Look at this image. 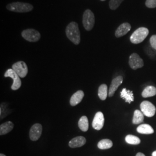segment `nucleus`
I'll return each mask as SVG.
<instances>
[{
	"mask_svg": "<svg viewBox=\"0 0 156 156\" xmlns=\"http://www.w3.org/2000/svg\"><path fill=\"white\" fill-rule=\"evenodd\" d=\"M86 142V140L83 136H77L73 140H71L69 142V146L71 148H76L83 146Z\"/></svg>",
	"mask_w": 156,
	"mask_h": 156,
	"instance_id": "nucleus-14",
	"label": "nucleus"
},
{
	"mask_svg": "<svg viewBox=\"0 0 156 156\" xmlns=\"http://www.w3.org/2000/svg\"><path fill=\"white\" fill-rule=\"evenodd\" d=\"M78 126L83 132H86L89 129V120L87 117L83 116L81 117L78 122Z\"/></svg>",
	"mask_w": 156,
	"mask_h": 156,
	"instance_id": "nucleus-19",
	"label": "nucleus"
},
{
	"mask_svg": "<svg viewBox=\"0 0 156 156\" xmlns=\"http://www.w3.org/2000/svg\"><path fill=\"white\" fill-rule=\"evenodd\" d=\"M144 120V115L139 110H136L134 112V117L133 123L134 124H138L142 123Z\"/></svg>",
	"mask_w": 156,
	"mask_h": 156,
	"instance_id": "nucleus-22",
	"label": "nucleus"
},
{
	"mask_svg": "<svg viewBox=\"0 0 156 156\" xmlns=\"http://www.w3.org/2000/svg\"><path fill=\"white\" fill-rule=\"evenodd\" d=\"M137 132L140 134H151L154 133V129L151 126L147 124H143L139 126L136 129Z\"/></svg>",
	"mask_w": 156,
	"mask_h": 156,
	"instance_id": "nucleus-17",
	"label": "nucleus"
},
{
	"mask_svg": "<svg viewBox=\"0 0 156 156\" xmlns=\"http://www.w3.org/2000/svg\"><path fill=\"white\" fill-rule=\"evenodd\" d=\"M112 146L113 142H112V140L108 139L101 140L98 144V147L102 150L110 149L112 147Z\"/></svg>",
	"mask_w": 156,
	"mask_h": 156,
	"instance_id": "nucleus-23",
	"label": "nucleus"
},
{
	"mask_svg": "<svg viewBox=\"0 0 156 156\" xmlns=\"http://www.w3.org/2000/svg\"><path fill=\"white\" fill-rule=\"evenodd\" d=\"M42 132V127L40 124H35L31 127L30 131V138L33 141L39 139Z\"/></svg>",
	"mask_w": 156,
	"mask_h": 156,
	"instance_id": "nucleus-10",
	"label": "nucleus"
},
{
	"mask_svg": "<svg viewBox=\"0 0 156 156\" xmlns=\"http://www.w3.org/2000/svg\"><path fill=\"white\" fill-rule=\"evenodd\" d=\"M151 156H156V151H153V152L152 153V154H151Z\"/></svg>",
	"mask_w": 156,
	"mask_h": 156,
	"instance_id": "nucleus-29",
	"label": "nucleus"
},
{
	"mask_svg": "<svg viewBox=\"0 0 156 156\" xmlns=\"http://www.w3.org/2000/svg\"><path fill=\"white\" fill-rule=\"evenodd\" d=\"M121 97L126 101V102L131 104L134 100V94L132 91L124 88L120 93Z\"/></svg>",
	"mask_w": 156,
	"mask_h": 156,
	"instance_id": "nucleus-16",
	"label": "nucleus"
},
{
	"mask_svg": "<svg viewBox=\"0 0 156 156\" xmlns=\"http://www.w3.org/2000/svg\"><path fill=\"white\" fill-rule=\"evenodd\" d=\"M150 43H151V47L156 50V35H153L151 37L150 39Z\"/></svg>",
	"mask_w": 156,
	"mask_h": 156,
	"instance_id": "nucleus-27",
	"label": "nucleus"
},
{
	"mask_svg": "<svg viewBox=\"0 0 156 156\" xmlns=\"http://www.w3.org/2000/svg\"><path fill=\"white\" fill-rule=\"evenodd\" d=\"M126 142L130 145H138L140 143V138L133 135H128L126 137Z\"/></svg>",
	"mask_w": 156,
	"mask_h": 156,
	"instance_id": "nucleus-24",
	"label": "nucleus"
},
{
	"mask_svg": "<svg viewBox=\"0 0 156 156\" xmlns=\"http://www.w3.org/2000/svg\"><path fill=\"white\" fill-rule=\"evenodd\" d=\"M83 25L84 28L87 31H90L94 27L95 24V16L93 12L87 9L83 15Z\"/></svg>",
	"mask_w": 156,
	"mask_h": 156,
	"instance_id": "nucleus-4",
	"label": "nucleus"
},
{
	"mask_svg": "<svg viewBox=\"0 0 156 156\" xmlns=\"http://www.w3.org/2000/svg\"><path fill=\"white\" fill-rule=\"evenodd\" d=\"M149 30L145 27H140L136 30L130 37V41L134 44L142 42L149 34Z\"/></svg>",
	"mask_w": 156,
	"mask_h": 156,
	"instance_id": "nucleus-3",
	"label": "nucleus"
},
{
	"mask_svg": "<svg viewBox=\"0 0 156 156\" xmlns=\"http://www.w3.org/2000/svg\"><path fill=\"white\" fill-rule=\"evenodd\" d=\"M0 156H6L5 155H4V154H2V153H1V154H0Z\"/></svg>",
	"mask_w": 156,
	"mask_h": 156,
	"instance_id": "nucleus-30",
	"label": "nucleus"
},
{
	"mask_svg": "<svg viewBox=\"0 0 156 156\" xmlns=\"http://www.w3.org/2000/svg\"><path fill=\"white\" fill-rule=\"evenodd\" d=\"M124 0H111L109 3V6L112 10H116Z\"/></svg>",
	"mask_w": 156,
	"mask_h": 156,
	"instance_id": "nucleus-25",
	"label": "nucleus"
},
{
	"mask_svg": "<svg viewBox=\"0 0 156 156\" xmlns=\"http://www.w3.org/2000/svg\"><path fill=\"white\" fill-rule=\"evenodd\" d=\"M66 33L67 38L75 45L79 44L80 42V33L77 23H70L66 27Z\"/></svg>",
	"mask_w": 156,
	"mask_h": 156,
	"instance_id": "nucleus-1",
	"label": "nucleus"
},
{
	"mask_svg": "<svg viewBox=\"0 0 156 156\" xmlns=\"http://www.w3.org/2000/svg\"><path fill=\"white\" fill-rule=\"evenodd\" d=\"M131 28V25L128 23H124L122 24L116 30L115 36L117 38L123 37L128 33Z\"/></svg>",
	"mask_w": 156,
	"mask_h": 156,
	"instance_id": "nucleus-13",
	"label": "nucleus"
},
{
	"mask_svg": "<svg viewBox=\"0 0 156 156\" xmlns=\"http://www.w3.org/2000/svg\"><path fill=\"white\" fill-rule=\"evenodd\" d=\"M108 86L105 84H102L99 87L98 95L101 100H105L108 96Z\"/></svg>",
	"mask_w": 156,
	"mask_h": 156,
	"instance_id": "nucleus-21",
	"label": "nucleus"
},
{
	"mask_svg": "<svg viewBox=\"0 0 156 156\" xmlns=\"http://www.w3.org/2000/svg\"><path fill=\"white\" fill-rule=\"evenodd\" d=\"M13 128V124L11 122L3 123L0 126V135H3L11 132Z\"/></svg>",
	"mask_w": 156,
	"mask_h": 156,
	"instance_id": "nucleus-18",
	"label": "nucleus"
},
{
	"mask_svg": "<svg viewBox=\"0 0 156 156\" xmlns=\"http://www.w3.org/2000/svg\"><path fill=\"white\" fill-rule=\"evenodd\" d=\"M155 95H156V88L152 86L146 87L142 93V95L144 98L151 97L154 96Z\"/></svg>",
	"mask_w": 156,
	"mask_h": 156,
	"instance_id": "nucleus-20",
	"label": "nucleus"
},
{
	"mask_svg": "<svg viewBox=\"0 0 156 156\" xmlns=\"http://www.w3.org/2000/svg\"><path fill=\"white\" fill-rule=\"evenodd\" d=\"M104 114L101 112H98L95 115L94 119L93 120L92 126L96 130L101 129L104 124Z\"/></svg>",
	"mask_w": 156,
	"mask_h": 156,
	"instance_id": "nucleus-11",
	"label": "nucleus"
},
{
	"mask_svg": "<svg viewBox=\"0 0 156 156\" xmlns=\"http://www.w3.org/2000/svg\"><path fill=\"white\" fill-rule=\"evenodd\" d=\"M140 110L147 117H153L156 113V107L151 102L147 101H143L140 104Z\"/></svg>",
	"mask_w": 156,
	"mask_h": 156,
	"instance_id": "nucleus-6",
	"label": "nucleus"
},
{
	"mask_svg": "<svg viewBox=\"0 0 156 156\" xmlns=\"http://www.w3.org/2000/svg\"><path fill=\"white\" fill-rule=\"evenodd\" d=\"M136 156H145V155L144 154L142 153H138L136 154Z\"/></svg>",
	"mask_w": 156,
	"mask_h": 156,
	"instance_id": "nucleus-28",
	"label": "nucleus"
},
{
	"mask_svg": "<svg viewBox=\"0 0 156 156\" xmlns=\"http://www.w3.org/2000/svg\"><path fill=\"white\" fill-rule=\"evenodd\" d=\"M101 1H105V0H101Z\"/></svg>",
	"mask_w": 156,
	"mask_h": 156,
	"instance_id": "nucleus-31",
	"label": "nucleus"
},
{
	"mask_svg": "<svg viewBox=\"0 0 156 156\" xmlns=\"http://www.w3.org/2000/svg\"><path fill=\"white\" fill-rule=\"evenodd\" d=\"M84 93L82 90H79L74 93L70 99V104L73 106H76L79 104L83 99Z\"/></svg>",
	"mask_w": 156,
	"mask_h": 156,
	"instance_id": "nucleus-15",
	"label": "nucleus"
},
{
	"mask_svg": "<svg viewBox=\"0 0 156 156\" xmlns=\"http://www.w3.org/2000/svg\"><path fill=\"white\" fill-rule=\"evenodd\" d=\"M12 69L19 76L20 78H24L28 73V67L27 64L22 61L18 62L13 64Z\"/></svg>",
	"mask_w": 156,
	"mask_h": 156,
	"instance_id": "nucleus-8",
	"label": "nucleus"
},
{
	"mask_svg": "<svg viewBox=\"0 0 156 156\" xmlns=\"http://www.w3.org/2000/svg\"><path fill=\"white\" fill-rule=\"evenodd\" d=\"M23 38L30 42H36L41 38V34L35 29H27L22 33Z\"/></svg>",
	"mask_w": 156,
	"mask_h": 156,
	"instance_id": "nucleus-5",
	"label": "nucleus"
},
{
	"mask_svg": "<svg viewBox=\"0 0 156 156\" xmlns=\"http://www.w3.org/2000/svg\"><path fill=\"white\" fill-rule=\"evenodd\" d=\"M129 65L133 69H137L144 66L143 60L136 53H133L129 58Z\"/></svg>",
	"mask_w": 156,
	"mask_h": 156,
	"instance_id": "nucleus-9",
	"label": "nucleus"
},
{
	"mask_svg": "<svg viewBox=\"0 0 156 156\" xmlns=\"http://www.w3.org/2000/svg\"><path fill=\"white\" fill-rule=\"evenodd\" d=\"M6 9L10 11L26 13L31 11L33 9V6L28 3L16 2L8 4L6 6Z\"/></svg>",
	"mask_w": 156,
	"mask_h": 156,
	"instance_id": "nucleus-2",
	"label": "nucleus"
},
{
	"mask_svg": "<svg viewBox=\"0 0 156 156\" xmlns=\"http://www.w3.org/2000/svg\"><path fill=\"white\" fill-rule=\"evenodd\" d=\"M123 78L122 76H119L116 78L113 79L112 81L111 84L110 86L109 90V97H112L115 91L117 90V88L119 87V86L121 85V84L123 83Z\"/></svg>",
	"mask_w": 156,
	"mask_h": 156,
	"instance_id": "nucleus-12",
	"label": "nucleus"
},
{
	"mask_svg": "<svg viewBox=\"0 0 156 156\" xmlns=\"http://www.w3.org/2000/svg\"><path fill=\"white\" fill-rule=\"evenodd\" d=\"M146 6L149 8H156V0H146Z\"/></svg>",
	"mask_w": 156,
	"mask_h": 156,
	"instance_id": "nucleus-26",
	"label": "nucleus"
},
{
	"mask_svg": "<svg viewBox=\"0 0 156 156\" xmlns=\"http://www.w3.org/2000/svg\"><path fill=\"white\" fill-rule=\"evenodd\" d=\"M4 76L5 78L10 77L13 80V84L11 86L12 90H17L21 87L22 82L20 77L13 69H8L5 73Z\"/></svg>",
	"mask_w": 156,
	"mask_h": 156,
	"instance_id": "nucleus-7",
	"label": "nucleus"
}]
</instances>
